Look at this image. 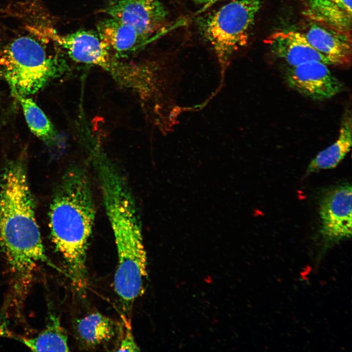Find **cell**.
<instances>
[{"label": "cell", "mask_w": 352, "mask_h": 352, "mask_svg": "<svg viewBox=\"0 0 352 352\" xmlns=\"http://www.w3.org/2000/svg\"><path fill=\"white\" fill-rule=\"evenodd\" d=\"M0 251L15 280L24 290L39 262L49 264L37 224L23 163L6 165L0 177Z\"/></svg>", "instance_id": "6da1fadb"}, {"label": "cell", "mask_w": 352, "mask_h": 352, "mask_svg": "<svg viewBox=\"0 0 352 352\" xmlns=\"http://www.w3.org/2000/svg\"><path fill=\"white\" fill-rule=\"evenodd\" d=\"M95 218L89 176L82 167L73 166L65 174L52 200L49 227L52 242L79 286L85 283L87 252Z\"/></svg>", "instance_id": "7a4b0ae2"}, {"label": "cell", "mask_w": 352, "mask_h": 352, "mask_svg": "<svg viewBox=\"0 0 352 352\" xmlns=\"http://www.w3.org/2000/svg\"><path fill=\"white\" fill-rule=\"evenodd\" d=\"M103 204L118 255L114 286L124 309H130L143 290L147 257L137 206L131 189L118 185L105 190Z\"/></svg>", "instance_id": "3957f363"}, {"label": "cell", "mask_w": 352, "mask_h": 352, "mask_svg": "<svg viewBox=\"0 0 352 352\" xmlns=\"http://www.w3.org/2000/svg\"><path fill=\"white\" fill-rule=\"evenodd\" d=\"M2 75L12 92L34 94L61 74L56 59L43 45L29 36H20L6 45L0 57Z\"/></svg>", "instance_id": "277c9868"}, {"label": "cell", "mask_w": 352, "mask_h": 352, "mask_svg": "<svg viewBox=\"0 0 352 352\" xmlns=\"http://www.w3.org/2000/svg\"><path fill=\"white\" fill-rule=\"evenodd\" d=\"M262 0H235L201 19L199 26L220 64L225 66L232 54L247 43Z\"/></svg>", "instance_id": "5b68a950"}, {"label": "cell", "mask_w": 352, "mask_h": 352, "mask_svg": "<svg viewBox=\"0 0 352 352\" xmlns=\"http://www.w3.org/2000/svg\"><path fill=\"white\" fill-rule=\"evenodd\" d=\"M56 39L74 61L102 68L118 84L131 90L140 85L143 75L141 67L120 61L98 35L79 30Z\"/></svg>", "instance_id": "8992f818"}, {"label": "cell", "mask_w": 352, "mask_h": 352, "mask_svg": "<svg viewBox=\"0 0 352 352\" xmlns=\"http://www.w3.org/2000/svg\"><path fill=\"white\" fill-rule=\"evenodd\" d=\"M320 234L329 247L352 236V186L346 183L330 189L323 197L319 207Z\"/></svg>", "instance_id": "52a82bcc"}, {"label": "cell", "mask_w": 352, "mask_h": 352, "mask_svg": "<svg viewBox=\"0 0 352 352\" xmlns=\"http://www.w3.org/2000/svg\"><path fill=\"white\" fill-rule=\"evenodd\" d=\"M328 65L318 61L287 66L283 73L286 85L303 96L313 101L332 98L343 89V85L330 71Z\"/></svg>", "instance_id": "ba28073f"}, {"label": "cell", "mask_w": 352, "mask_h": 352, "mask_svg": "<svg viewBox=\"0 0 352 352\" xmlns=\"http://www.w3.org/2000/svg\"><path fill=\"white\" fill-rule=\"evenodd\" d=\"M104 12L150 37L160 29L168 16L158 0H111Z\"/></svg>", "instance_id": "9c48e42d"}, {"label": "cell", "mask_w": 352, "mask_h": 352, "mask_svg": "<svg viewBox=\"0 0 352 352\" xmlns=\"http://www.w3.org/2000/svg\"><path fill=\"white\" fill-rule=\"evenodd\" d=\"M301 27L299 31L331 65L339 66L351 65V33L341 31L307 20Z\"/></svg>", "instance_id": "30bf717a"}, {"label": "cell", "mask_w": 352, "mask_h": 352, "mask_svg": "<svg viewBox=\"0 0 352 352\" xmlns=\"http://www.w3.org/2000/svg\"><path fill=\"white\" fill-rule=\"evenodd\" d=\"M271 52L287 66H294L311 61L329 66V61L315 49L299 31L281 30L269 35L264 41Z\"/></svg>", "instance_id": "8fae6325"}, {"label": "cell", "mask_w": 352, "mask_h": 352, "mask_svg": "<svg viewBox=\"0 0 352 352\" xmlns=\"http://www.w3.org/2000/svg\"><path fill=\"white\" fill-rule=\"evenodd\" d=\"M301 13L305 20L351 33L352 0H304Z\"/></svg>", "instance_id": "7c38bea8"}, {"label": "cell", "mask_w": 352, "mask_h": 352, "mask_svg": "<svg viewBox=\"0 0 352 352\" xmlns=\"http://www.w3.org/2000/svg\"><path fill=\"white\" fill-rule=\"evenodd\" d=\"M97 29L101 40L117 57L136 51L151 38L110 17L100 22Z\"/></svg>", "instance_id": "4fadbf2b"}, {"label": "cell", "mask_w": 352, "mask_h": 352, "mask_svg": "<svg viewBox=\"0 0 352 352\" xmlns=\"http://www.w3.org/2000/svg\"><path fill=\"white\" fill-rule=\"evenodd\" d=\"M352 117L351 110H346L342 117L339 133L336 140L321 151L310 162L308 174L335 167L349 152L352 147Z\"/></svg>", "instance_id": "5bb4252c"}, {"label": "cell", "mask_w": 352, "mask_h": 352, "mask_svg": "<svg viewBox=\"0 0 352 352\" xmlns=\"http://www.w3.org/2000/svg\"><path fill=\"white\" fill-rule=\"evenodd\" d=\"M76 330L83 344L94 347L110 340L115 334L116 326L109 317L94 312L79 320Z\"/></svg>", "instance_id": "9a60e30c"}, {"label": "cell", "mask_w": 352, "mask_h": 352, "mask_svg": "<svg viewBox=\"0 0 352 352\" xmlns=\"http://www.w3.org/2000/svg\"><path fill=\"white\" fill-rule=\"evenodd\" d=\"M35 352L69 351L68 337L58 317L51 316L45 328L36 336L19 339Z\"/></svg>", "instance_id": "2e32d148"}, {"label": "cell", "mask_w": 352, "mask_h": 352, "mask_svg": "<svg viewBox=\"0 0 352 352\" xmlns=\"http://www.w3.org/2000/svg\"><path fill=\"white\" fill-rule=\"evenodd\" d=\"M12 94L20 102L31 132L45 143L52 144L56 139L57 132L42 110L32 99L26 96L16 92Z\"/></svg>", "instance_id": "e0dca14e"}, {"label": "cell", "mask_w": 352, "mask_h": 352, "mask_svg": "<svg viewBox=\"0 0 352 352\" xmlns=\"http://www.w3.org/2000/svg\"><path fill=\"white\" fill-rule=\"evenodd\" d=\"M125 330L118 347L117 351L138 352L140 349L134 339L131 327L129 323H125Z\"/></svg>", "instance_id": "ac0fdd59"}, {"label": "cell", "mask_w": 352, "mask_h": 352, "mask_svg": "<svg viewBox=\"0 0 352 352\" xmlns=\"http://www.w3.org/2000/svg\"><path fill=\"white\" fill-rule=\"evenodd\" d=\"M197 2H198L199 3H213L214 2H216L218 0H194Z\"/></svg>", "instance_id": "d6986e66"}]
</instances>
